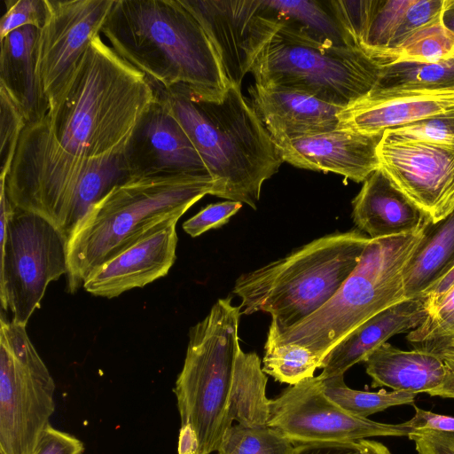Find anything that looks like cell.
<instances>
[{
  "mask_svg": "<svg viewBox=\"0 0 454 454\" xmlns=\"http://www.w3.org/2000/svg\"><path fill=\"white\" fill-rule=\"evenodd\" d=\"M158 93L144 73L100 35L74 68L27 122L4 183L14 207L35 213L69 239L77 188L96 164L127 157Z\"/></svg>",
  "mask_w": 454,
  "mask_h": 454,
  "instance_id": "obj_1",
  "label": "cell"
},
{
  "mask_svg": "<svg viewBox=\"0 0 454 454\" xmlns=\"http://www.w3.org/2000/svg\"><path fill=\"white\" fill-rule=\"evenodd\" d=\"M240 306L219 299L189 331L183 368L173 389L180 415L177 454L217 451L236 424L266 425L267 376L255 352L239 346Z\"/></svg>",
  "mask_w": 454,
  "mask_h": 454,
  "instance_id": "obj_2",
  "label": "cell"
},
{
  "mask_svg": "<svg viewBox=\"0 0 454 454\" xmlns=\"http://www.w3.org/2000/svg\"><path fill=\"white\" fill-rule=\"evenodd\" d=\"M101 34L165 91L220 100L231 85L212 41L182 0H114Z\"/></svg>",
  "mask_w": 454,
  "mask_h": 454,
  "instance_id": "obj_3",
  "label": "cell"
},
{
  "mask_svg": "<svg viewBox=\"0 0 454 454\" xmlns=\"http://www.w3.org/2000/svg\"><path fill=\"white\" fill-rule=\"evenodd\" d=\"M214 181L207 172L142 171L95 203L67 242V288L79 289L101 264L170 220L178 219Z\"/></svg>",
  "mask_w": 454,
  "mask_h": 454,
  "instance_id": "obj_4",
  "label": "cell"
},
{
  "mask_svg": "<svg viewBox=\"0 0 454 454\" xmlns=\"http://www.w3.org/2000/svg\"><path fill=\"white\" fill-rule=\"evenodd\" d=\"M159 98L200 155L214 181L212 195L257 208L262 184L284 162L269 131L241 87L231 83L220 100L184 90Z\"/></svg>",
  "mask_w": 454,
  "mask_h": 454,
  "instance_id": "obj_5",
  "label": "cell"
},
{
  "mask_svg": "<svg viewBox=\"0 0 454 454\" xmlns=\"http://www.w3.org/2000/svg\"><path fill=\"white\" fill-rule=\"evenodd\" d=\"M371 239L358 229L336 231L241 274L232 290L240 299L241 315L269 313L275 330L300 323L334 295Z\"/></svg>",
  "mask_w": 454,
  "mask_h": 454,
  "instance_id": "obj_6",
  "label": "cell"
},
{
  "mask_svg": "<svg viewBox=\"0 0 454 454\" xmlns=\"http://www.w3.org/2000/svg\"><path fill=\"white\" fill-rule=\"evenodd\" d=\"M425 225V224H424ZM371 239L355 270L334 295L313 314L284 330L269 327L264 346L296 343L321 362L348 333L406 299L403 270L423 233Z\"/></svg>",
  "mask_w": 454,
  "mask_h": 454,
  "instance_id": "obj_7",
  "label": "cell"
},
{
  "mask_svg": "<svg viewBox=\"0 0 454 454\" xmlns=\"http://www.w3.org/2000/svg\"><path fill=\"white\" fill-rule=\"evenodd\" d=\"M383 67L356 47L325 43L284 19L250 74L262 88L299 90L345 108L374 89Z\"/></svg>",
  "mask_w": 454,
  "mask_h": 454,
  "instance_id": "obj_8",
  "label": "cell"
},
{
  "mask_svg": "<svg viewBox=\"0 0 454 454\" xmlns=\"http://www.w3.org/2000/svg\"><path fill=\"white\" fill-rule=\"evenodd\" d=\"M55 382L26 326L0 319V454H32L55 411Z\"/></svg>",
  "mask_w": 454,
  "mask_h": 454,
  "instance_id": "obj_9",
  "label": "cell"
},
{
  "mask_svg": "<svg viewBox=\"0 0 454 454\" xmlns=\"http://www.w3.org/2000/svg\"><path fill=\"white\" fill-rule=\"evenodd\" d=\"M67 242L46 218L14 207L0 235V300L13 322L26 326L48 285L67 274Z\"/></svg>",
  "mask_w": 454,
  "mask_h": 454,
  "instance_id": "obj_10",
  "label": "cell"
},
{
  "mask_svg": "<svg viewBox=\"0 0 454 454\" xmlns=\"http://www.w3.org/2000/svg\"><path fill=\"white\" fill-rule=\"evenodd\" d=\"M267 424L294 445L414 433L407 422L380 423L347 412L325 395L318 376L290 385L270 399Z\"/></svg>",
  "mask_w": 454,
  "mask_h": 454,
  "instance_id": "obj_11",
  "label": "cell"
},
{
  "mask_svg": "<svg viewBox=\"0 0 454 454\" xmlns=\"http://www.w3.org/2000/svg\"><path fill=\"white\" fill-rule=\"evenodd\" d=\"M46 19L35 46V118L76 66L114 0H44Z\"/></svg>",
  "mask_w": 454,
  "mask_h": 454,
  "instance_id": "obj_12",
  "label": "cell"
},
{
  "mask_svg": "<svg viewBox=\"0 0 454 454\" xmlns=\"http://www.w3.org/2000/svg\"><path fill=\"white\" fill-rule=\"evenodd\" d=\"M380 168L431 223L454 209V145L387 133L377 149Z\"/></svg>",
  "mask_w": 454,
  "mask_h": 454,
  "instance_id": "obj_13",
  "label": "cell"
},
{
  "mask_svg": "<svg viewBox=\"0 0 454 454\" xmlns=\"http://www.w3.org/2000/svg\"><path fill=\"white\" fill-rule=\"evenodd\" d=\"M212 41L231 83L244 76L284 21L265 0H182Z\"/></svg>",
  "mask_w": 454,
  "mask_h": 454,
  "instance_id": "obj_14",
  "label": "cell"
},
{
  "mask_svg": "<svg viewBox=\"0 0 454 454\" xmlns=\"http://www.w3.org/2000/svg\"><path fill=\"white\" fill-rule=\"evenodd\" d=\"M384 132L336 129L294 138L272 139L284 161L364 182L380 168L377 149Z\"/></svg>",
  "mask_w": 454,
  "mask_h": 454,
  "instance_id": "obj_15",
  "label": "cell"
},
{
  "mask_svg": "<svg viewBox=\"0 0 454 454\" xmlns=\"http://www.w3.org/2000/svg\"><path fill=\"white\" fill-rule=\"evenodd\" d=\"M177 221L170 220L105 262L85 279L84 289L114 298L166 276L176 258Z\"/></svg>",
  "mask_w": 454,
  "mask_h": 454,
  "instance_id": "obj_16",
  "label": "cell"
},
{
  "mask_svg": "<svg viewBox=\"0 0 454 454\" xmlns=\"http://www.w3.org/2000/svg\"><path fill=\"white\" fill-rule=\"evenodd\" d=\"M444 0H364L351 43L384 66L419 29L441 20Z\"/></svg>",
  "mask_w": 454,
  "mask_h": 454,
  "instance_id": "obj_17",
  "label": "cell"
},
{
  "mask_svg": "<svg viewBox=\"0 0 454 454\" xmlns=\"http://www.w3.org/2000/svg\"><path fill=\"white\" fill-rule=\"evenodd\" d=\"M251 103L272 139L294 138L338 128L342 107L294 89L248 88Z\"/></svg>",
  "mask_w": 454,
  "mask_h": 454,
  "instance_id": "obj_18",
  "label": "cell"
},
{
  "mask_svg": "<svg viewBox=\"0 0 454 454\" xmlns=\"http://www.w3.org/2000/svg\"><path fill=\"white\" fill-rule=\"evenodd\" d=\"M428 317L427 296L405 299L387 308L333 347L324 359L318 377L326 379L344 374L356 364L364 362L392 336L416 329Z\"/></svg>",
  "mask_w": 454,
  "mask_h": 454,
  "instance_id": "obj_19",
  "label": "cell"
},
{
  "mask_svg": "<svg viewBox=\"0 0 454 454\" xmlns=\"http://www.w3.org/2000/svg\"><path fill=\"white\" fill-rule=\"evenodd\" d=\"M351 215L356 229L372 239L415 232L428 221L380 168L364 181Z\"/></svg>",
  "mask_w": 454,
  "mask_h": 454,
  "instance_id": "obj_20",
  "label": "cell"
},
{
  "mask_svg": "<svg viewBox=\"0 0 454 454\" xmlns=\"http://www.w3.org/2000/svg\"><path fill=\"white\" fill-rule=\"evenodd\" d=\"M372 387L392 391L429 394L446 376L443 361L434 353L414 348L403 350L386 342L364 361Z\"/></svg>",
  "mask_w": 454,
  "mask_h": 454,
  "instance_id": "obj_21",
  "label": "cell"
},
{
  "mask_svg": "<svg viewBox=\"0 0 454 454\" xmlns=\"http://www.w3.org/2000/svg\"><path fill=\"white\" fill-rule=\"evenodd\" d=\"M454 107V92L381 101L360 99L338 115V129L380 133Z\"/></svg>",
  "mask_w": 454,
  "mask_h": 454,
  "instance_id": "obj_22",
  "label": "cell"
},
{
  "mask_svg": "<svg viewBox=\"0 0 454 454\" xmlns=\"http://www.w3.org/2000/svg\"><path fill=\"white\" fill-rule=\"evenodd\" d=\"M134 138L143 140L149 153L151 160L145 171L207 173L196 148L159 96L142 120Z\"/></svg>",
  "mask_w": 454,
  "mask_h": 454,
  "instance_id": "obj_23",
  "label": "cell"
},
{
  "mask_svg": "<svg viewBox=\"0 0 454 454\" xmlns=\"http://www.w3.org/2000/svg\"><path fill=\"white\" fill-rule=\"evenodd\" d=\"M454 269V209L435 223L427 221L403 270L406 299L427 296Z\"/></svg>",
  "mask_w": 454,
  "mask_h": 454,
  "instance_id": "obj_24",
  "label": "cell"
},
{
  "mask_svg": "<svg viewBox=\"0 0 454 454\" xmlns=\"http://www.w3.org/2000/svg\"><path fill=\"white\" fill-rule=\"evenodd\" d=\"M454 92V58L437 62L396 61L383 67L374 89L364 99L381 101Z\"/></svg>",
  "mask_w": 454,
  "mask_h": 454,
  "instance_id": "obj_25",
  "label": "cell"
},
{
  "mask_svg": "<svg viewBox=\"0 0 454 454\" xmlns=\"http://www.w3.org/2000/svg\"><path fill=\"white\" fill-rule=\"evenodd\" d=\"M39 29L24 26L0 41V85L4 86L20 103L27 121L38 111V97L35 74V46Z\"/></svg>",
  "mask_w": 454,
  "mask_h": 454,
  "instance_id": "obj_26",
  "label": "cell"
},
{
  "mask_svg": "<svg viewBox=\"0 0 454 454\" xmlns=\"http://www.w3.org/2000/svg\"><path fill=\"white\" fill-rule=\"evenodd\" d=\"M319 379L325 395L344 411L356 417L368 418L393 406L414 404L416 394L413 393L353 389L346 385L344 374Z\"/></svg>",
  "mask_w": 454,
  "mask_h": 454,
  "instance_id": "obj_27",
  "label": "cell"
},
{
  "mask_svg": "<svg viewBox=\"0 0 454 454\" xmlns=\"http://www.w3.org/2000/svg\"><path fill=\"white\" fill-rule=\"evenodd\" d=\"M279 16L289 20L313 36L335 45H348L346 35L326 2L306 0H265Z\"/></svg>",
  "mask_w": 454,
  "mask_h": 454,
  "instance_id": "obj_28",
  "label": "cell"
},
{
  "mask_svg": "<svg viewBox=\"0 0 454 454\" xmlns=\"http://www.w3.org/2000/svg\"><path fill=\"white\" fill-rule=\"evenodd\" d=\"M321 362L307 348L296 343L264 346L262 371L277 381L294 385L314 377Z\"/></svg>",
  "mask_w": 454,
  "mask_h": 454,
  "instance_id": "obj_29",
  "label": "cell"
},
{
  "mask_svg": "<svg viewBox=\"0 0 454 454\" xmlns=\"http://www.w3.org/2000/svg\"><path fill=\"white\" fill-rule=\"evenodd\" d=\"M294 448L286 437L266 425L234 424L225 434L217 454H292Z\"/></svg>",
  "mask_w": 454,
  "mask_h": 454,
  "instance_id": "obj_30",
  "label": "cell"
},
{
  "mask_svg": "<svg viewBox=\"0 0 454 454\" xmlns=\"http://www.w3.org/2000/svg\"><path fill=\"white\" fill-rule=\"evenodd\" d=\"M454 58V34L441 20L412 34L392 54L396 61L437 62Z\"/></svg>",
  "mask_w": 454,
  "mask_h": 454,
  "instance_id": "obj_31",
  "label": "cell"
},
{
  "mask_svg": "<svg viewBox=\"0 0 454 454\" xmlns=\"http://www.w3.org/2000/svg\"><path fill=\"white\" fill-rule=\"evenodd\" d=\"M0 181H5L27 118L20 103L3 85H0Z\"/></svg>",
  "mask_w": 454,
  "mask_h": 454,
  "instance_id": "obj_32",
  "label": "cell"
},
{
  "mask_svg": "<svg viewBox=\"0 0 454 454\" xmlns=\"http://www.w3.org/2000/svg\"><path fill=\"white\" fill-rule=\"evenodd\" d=\"M384 132L403 139L454 145V107Z\"/></svg>",
  "mask_w": 454,
  "mask_h": 454,
  "instance_id": "obj_33",
  "label": "cell"
},
{
  "mask_svg": "<svg viewBox=\"0 0 454 454\" xmlns=\"http://www.w3.org/2000/svg\"><path fill=\"white\" fill-rule=\"evenodd\" d=\"M6 11L0 20V41L24 26H34L39 30L46 19L44 0H5Z\"/></svg>",
  "mask_w": 454,
  "mask_h": 454,
  "instance_id": "obj_34",
  "label": "cell"
},
{
  "mask_svg": "<svg viewBox=\"0 0 454 454\" xmlns=\"http://www.w3.org/2000/svg\"><path fill=\"white\" fill-rule=\"evenodd\" d=\"M407 340L414 348L431 353L454 348V313L439 322L425 321Z\"/></svg>",
  "mask_w": 454,
  "mask_h": 454,
  "instance_id": "obj_35",
  "label": "cell"
},
{
  "mask_svg": "<svg viewBox=\"0 0 454 454\" xmlns=\"http://www.w3.org/2000/svg\"><path fill=\"white\" fill-rule=\"evenodd\" d=\"M242 207V203L225 200L209 204L183 223L184 231L195 238L227 223Z\"/></svg>",
  "mask_w": 454,
  "mask_h": 454,
  "instance_id": "obj_36",
  "label": "cell"
},
{
  "mask_svg": "<svg viewBox=\"0 0 454 454\" xmlns=\"http://www.w3.org/2000/svg\"><path fill=\"white\" fill-rule=\"evenodd\" d=\"M292 454H391V452L380 442L360 439L296 444Z\"/></svg>",
  "mask_w": 454,
  "mask_h": 454,
  "instance_id": "obj_37",
  "label": "cell"
},
{
  "mask_svg": "<svg viewBox=\"0 0 454 454\" xmlns=\"http://www.w3.org/2000/svg\"><path fill=\"white\" fill-rule=\"evenodd\" d=\"M84 450L81 440L49 424L32 454H82Z\"/></svg>",
  "mask_w": 454,
  "mask_h": 454,
  "instance_id": "obj_38",
  "label": "cell"
},
{
  "mask_svg": "<svg viewBox=\"0 0 454 454\" xmlns=\"http://www.w3.org/2000/svg\"><path fill=\"white\" fill-rule=\"evenodd\" d=\"M408 437L418 454H454V433L419 430Z\"/></svg>",
  "mask_w": 454,
  "mask_h": 454,
  "instance_id": "obj_39",
  "label": "cell"
},
{
  "mask_svg": "<svg viewBox=\"0 0 454 454\" xmlns=\"http://www.w3.org/2000/svg\"><path fill=\"white\" fill-rule=\"evenodd\" d=\"M414 416L407 422L415 431L431 430L444 433H454V417L438 414L412 405Z\"/></svg>",
  "mask_w": 454,
  "mask_h": 454,
  "instance_id": "obj_40",
  "label": "cell"
},
{
  "mask_svg": "<svg viewBox=\"0 0 454 454\" xmlns=\"http://www.w3.org/2000/svg\"><path fill=\"white\" fill-rule=\"evenodd\" d=\"M434 354L443 361L446 368V376L443 383L428 395L454 399V348L444 349Z\"/></svg>",
  "mask_w": 454,
  "mask_h": 454,
  "instance_id": "obj_41",
  "label": "cell"
},
{
  "mask_svg": "<svg viewBox=\"0 0 454 454\" xmlns=\"http://www.w3.org/2000/svg\"><path fill=\"white\" fill-rule=\"evenodd\" d=\"M427 297L429 317L426 321L439 322L454 313V286L439 297Z\"/></svg>",
  "mask_w": 454,
  "mask_h": 454,
  "instance_id": "obj_42",
  "label": "cell"
},
{
  "mask_svg": "<svg viewBox=\"0 0 454 454\" xmlns=\"http://www.w3.org/2000/svg\"><path fill=\"white\" fill-rule=\"evenodd\" d=\"M441 22L454 34V0H444Z\"/></svg>",
  "mask_w": 454,
  "mask_h": 454,
  "instance_id": "obj_43",
  "label": "cell"
}]
</instances>
